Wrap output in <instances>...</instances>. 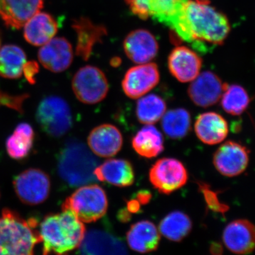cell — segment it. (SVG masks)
I'll list each match as a JSON object with an SVG mask.
<instances>
[{
	"instance_id": "d4e9b609",
	"label": "cell",
	"mask_w": 255,
	"mask_h": 255,
	"mask_svg": "<svg viewBox=\"0 0 255 255\" xmlns=\"http://www.w3.org/2000/svg\"><path fill=\"white\" fill-rule=\"evenodd\" d=\"M134 150L141 157L153 158L164 150V139L157 128L148 124L142 127L132 139Z\"/></svg>"
},
{
	"instance_id": "2e32d148",
	"label": "cell",
	"mask_w": 255,
	"mask_h": 255,
	"mask_svg": "<svg viewBox=\"0 0 255 255\" xmlns=\"http://www.w3.org/2000/svg\"><path fill=\"white\" fill-rule=\"evenodd\" d=\"M223 241L226 248L234 254H250L255 248L254 225L246 219L232 221L223 231Z\"/></svg>"
},
{
	"instance_id": "f546056e",
	"label": "cell",
	"mask_w": 255,
	"mask_h": 255,
	"mask_svg": "<svg viewBox=\"0 0 255 255\" xmlns=\"http://www.w3.org/2000/svg\"><path fill=\"white\" fill-rule=\"evenodd\" d=\"M115 240L110 235L100 231H90L85 234L81 243V255H118Z\"/></svg>"
},
{
	"instance_id": "277c9868",
	"label": "cell",
	"mask_w": 255,
	"mask_h": 255,
	"mask_svg": "<svg viewBox=\"0 0 255 255\" xmlns=\"http://www.w3.org/2000/svg\"><path fill=\"white\" fill-rule=\"evenodd\" d=\"M97 166L98 160L78 140L67 142L58 155V174L70 187L87 185L97 180L95 175Z\"/></svg>"
},
{
	"instance_id": "e0dca14e",
	"label": "cell",
	"mask_w": 255,
	"mask_h": 255,
	"mask_svg": "<svg viewBox=\"0 0 255 255\" xmlns=\"http://www.w3.org/2000/svg\"><path fill=\"white\" fill-rule=\"evenodd\" d=\"M201 67V57L187 47H176L169 55V72L178 81H193L200 74Z\"/></svg>"
},
{
	"instance_id": "f35d334b",
	"label": "cell",
	"mask_w": 255,
	"mask_h": 255,
	"mask_svg": "<svg viewBox=\"0 0 255 255\" xmlns=\"http://www.w3.org/2000/svg\"><path fill=\"white\" fill-rule=\"evenodd\" d=\"M0 43H1V40H0Z\"/></svg>"
},
{
	"instance_id": "3957f363",
	"label": "cell",
	"mask_w": 255,
	"mask_h": 255,
	"mask_svg": "<svg viewBox=\"0 0 255 255\" xmlns=\"http://www.w3.org/2000/svg\"><path fill=\"white\" fill-rule=\"evenodd\" d=\"M41 243L38 223L5 209L0 217V255H34Z\"/></svg>"
},
{
	"instance_id": "d6986e66",
	"label": "cell",
	"mask_w": 255,
	"mask_h": 255,
	"mask_svg": "<svg viewBox=\"0 0 255 255\" xmlns=\"http://www.w3.org/2000/svg\"><path fill=\"white\" fill-rule=\"evenodd\" d=\"M88 145L95 155L110 157L117 155L123 145L122 132L112 124L96 127L89 135Z\"/></svg>"
},
{
	"instance_id": "1f68e13d",
	"label": "cell",
	"mask_w": 255,
	"mask_h": 255,
	"mask_svg": "<svg viewBox=\"0 0 255 255\" xmlns=\"http://www.w3.org/2000/svg\"><path fill=\"white\" fill-rule=\"evenodd\" d=\"M250 103V96L246 89L241 85H227L221 97L223 110L233 116H240L244 113Z\"/></svg>"
},
{
	"instance_id": "ba28073f",
	"label": "cell",
	"mask_w": 255,
	"mask_h": 255,
	"mask_svg": "<svg viewBox=\"0 0 255 255\" xmlns=\"http://www.w3.org/2000/svg\"><path fill=\"white\" fill-rule=\"evenodd\" d=\"M149 179L159 192L170 194L187 184L188 172L180 161L165 157L158 159L152 166Z\"/></svg>"
},
{
	"instance_id": "484cf974",
	"label": "cell",
	"mask_w": 255,
	"mask_h": 255,
	"mask_svg": "<svg viewBox=\"0 0 255 255\" xmlns=\"http://www.w3.org/2000/svg\"><path fill=\"white\" fill-rule=\"evenodd\" d=\"M192 222L188 215L182 211L169 213L161 221L159 232L169 241L180 242L190 233Z\"/></svg>"
},
{
	"instance_id": "74e56055",
	"label": "cell",
	"mask_w": 255,
	"mask_h": 255,
	"mask_svg": "<svg viewBox=\"0 0 255 255\" xmlns=\"http://www.w3.org/2000/svg\"><path fill=\"white\" fill-rule=\"evenodd\" d=\"M118 217L119 221H122V222H128L130 219L131 216H130V213L126 208V209L119 211Z\"/></svg>"
},
{
	"instance_id": "4fadbf2b",
	"label": "cell",
	"mask_w": 255,
	"mask_h": 255,
	"mask_svg": "<svg viewBox=\"0 0 255 255\" xmlns=\"http://www.w3.org/2000/svg\"><path fill=\"white\" fill-rule=\"evenodd\" d=\"M228 84L211 71L199 74L188 88V95L198 107H211L219 102Z\"/></svg>"
},
{
	"instance_id": "8d00e7d4",
	"label": "cell",
	"mask_w": 255,
	"mask_h": 255,
	"mask_svg": "<svg viewBox=\"0 0 255 255\" xmlns=\"http://www.w3.org/2000/svg\"><path fill=\"white\" fill-rule=\"evenodd\" d=\"M140 209V204L136 200V199H132L128 201L127 209L131 214L138 212Z\"/></svg>"
},
{
	"instance_id": "4dcf8cb0",
	"label": "cell",
	"mask_w": 255,
	"mask_h": 255,
	"mask_svg": "<svg viewBox=\"0 0 255 255\" xmlns=\"http://www.w3.org/2000/svg\"><path fill=\"white\" fill-rule=\"evenodd\" d=\"M167 105L162 97L154 94L140 97L136 105V117L140 123L148 125L162 119Z\"/></svg>"
},
{
	"instance_id": "8992f818",
	"label": "cell",
	"mask_w": 255,
	"mask_h": 255,
	"mask_svg": "<svg viewBox=\"0 0 255 255\" xmlns=\"http://www.w3.org/2000/svg\"><path fill=\"white\" fill-rule=\"evenodd\" d=\"M36 120L50 136L60 137L66 134L73 125V117L66 101L59 97L43 99L36 111Z\"/></svg>"
},
{
	"instance_id": "ac0fdd59",
	"label": "cell",
	"mask_w": 255,
	"mask_h": 255,
	"mask_svg": "<svg viewBox=\"0 0 255 255\" xmlns=\"http://www.w3.org/2000/svg\"><path fill=\"white\" fill-rule=\"evenodd\" d=\"M44 0H0V17L5 24L19 29L41 11Z\"/></svg>"
},
{
	"instance_id": "6da1fadb",
	"label": "cell",
	"mask_w": 255,
	"mask_h": 255,
	"mask_svg": "<svg viewBox=\"0 0 255 255\" xmlns=\"http://www.w3.org/2000/svg\"><path fill=\"white\" fill-rule=\"evenodd\" d=\"M168 26L179 40L213 46L223 45L231 31L227 16L210 0H184Z\"/></svg>"
},
{
	"instance_id": "d590c367",
	"label": "cell",
	"mask_w": 255,
	"mask_h": 255,
	"mask_svg": "<svg viewBox=\"0 0 255 255\" xmlns=\"http://www.w3.org/2000/svg\"><path fill=\"white\" fill-rule=\"evenodd\" d=\"M151 198H152V194L149 191L142 190L137 192L135 199L140 203V205L142 204L144 205L150 201Z\"/></svg>"
},
{
	"instance_id": "8fae6325",
	"label": "cell",
	"mask_w": 255,
	"mask_h": 255,
	"mask_svg": "<svg viewBox=\"0 0 255 255\" xmlns=\"http://www.w3.org/2000/svg\"><path fill=\"white\" fill-rule=\"evenodd\" d=\"M130 11L142 20L152 18L167 26L179 14L184 0H124Z\"/></svg>"
},
{
	"instance_id": "cb8c5ba5",
	"label": "cell",
	"mask_w": 255,
	"mask_h": 255,
	"mask_svg": "<svg viewBox=\"0 0 255 255\" xmlns=\"http://www.w3.org/2000/svg\"><path fill=\"white\" fill-rule=\"evenodd\" d=\"M127 241L132 251L139 253H150L158 248L160 235L154 223L141 221L130 226L127 234Z\"/></svg>"
},
{
	"instance_id": "5bb4252c",
	"label": "cell",
	"mask_w": 255,
	"mask_h": 255,
	"mask_svg": "<svg viewBox=\"0 0 255 255\" xmlns=\"http://www.w3.org/2000/svg\"><path fill=\"white\" fill-rule=\"evenodd\" d=\"M126 55L133 63H150L159 50V44L155 37L147 30H134L127 35L124 41Z\"/></svg>"
},
{
	"instance_id": "d6a6232c",
	"label": "cell",
	"mask_w": 255,
	"mask_h": 255,
	"mask_svg": "<svg viewBox=\"0 0 255 255\" xmlns=\"http://www.w3.org/2000/svg\"><path fill=\"white\" fill-rule=\"evenodd\" d=\"M199 188H200L201 192L204 194L205 200L210 209L216 211V212L222 213V214H224L226 211H228V206L220 202L217 194L214 191H211L209 189V186L206 185L204 183L203 184L199 183Z\"/></svg>"
},
{
	"instance_id": "7a4b0ae2",
	"label": "cell",
	"mask_w": 255,
	"mask_h": 255,
	"mask_svg": "<svg viewBox=\"0 0 255 255\" xmlns=\"http://www.w3.org/2000/svg\"><path fill=\"white\" fill-rule=\"evenodd\" d=\"M46 216L40 223L42 255H68L81 246L86 228L68 209Z\"/></svg>"
},
{
	"instance_id": "9a60e30c",
	"label": "cell",
	"mask_w": 255,
	"mask_h": 255,
	"mask_svg": "<svg viewBox=\"0 0 255 255\" xmlns=\"http://www.w3.org/2000/svg\"><path fill=\"white\" fill-rule=\"evenodd\" d=\"M38 60L47 70L58 73L65 71L73 60V50L68 40L57 37L43 45L38 51Z\"/></svg>"
},
{
	"instance_id": "9c48e42d",
	"label": "cell",
	"mask_w": 255,
	"mask_h": 255,
	"mask_svg": "<svg viewBox=\"0 0 255 255\" xmlns=\"http://www.w3.org/2000/svg\"><path fill=\"white\" fill-rule=\"evenodd\" d=\"M15 192L23 204L38 205L48 199L50 191L49 176L38 169H28L21 172L13 182Z\"/></svg>"
},
{
	"instance_id": "f1b7e54d",
	"label": "cell",
	"mask_w": 255,
	"mask_h": 255,
	"mask_svg": "<svg viewBox=\"0 0 255 255\" xmlns=\"http://www.w3.org/2000/svg\"><path fill=\"white\" fill-rule=\"evenodd\" d=\"M161 126L165 135L170 138H182L191 130L190 113L183 108L169 110L162 117Z\"/></svg>"
},
{
	"instance_id": "30bf717a",
	"label": "cell",
	"mask_w": 255,
	"mask_h": 255,
	"mask_svg": "<svg viewBox=\"0 0 255 255\" xmlns=\"http://www.w3.org/2000/svg\"><path fill=\"white\" fill-rule=\"evenodd\" d=\"M250 150L239 142L228 140L214 153V164L223 176L236 177L246 170L249 163Z\"/></svg>"
},
{
	"instance_id": "44dd1931",
	"label": "cell",
	"mask_w": 255,
	"mask_h": 255,
	"mask_svg": "<svg viewBox=\"0 0 255 255\" xmlns=\"http://www.w3.org/2000/svg\"><path fill=\"white\" fill-rule=\"evenodd\" d=\"M95 175L97 180L118 187H130L135 181L132 164L123 159H107L103 164L97 166Z\"/></svg>"
},
{
	"instance_id": "ffe728a7",
	"label": "cell",
	"mask_w": 255,
	"mask_h": 255,
	"mask_svg": "<svg viewBox=\"0 0 255 255\" xmlns=\"http://www.w3.org/2000/svg\"><path fill=\"white\" fill-rule=\"evenodd\" d=\"M73 28L78 36L76 54L84 60H87L91 56L94 47L102 43L104 37L107 36V28L103 25L96 24L87 17L75 19Z\"/></svg>"
},
{
	"instance_id": "7c38bea8",
	"label": "cell",
	"mask_w": 255,
	"mask_h": 255,
	"mask_svg": "<svg viewBox=\"0 0 255 255\" xmlns=\"http://www.w3.org/2000/svg\"><path fill=\"white\" fill-rule=\"evenodd\" d=\"M159 82V72L156 64H138L125 74L122 88L127 97L136 100L155 88Z\"/></svg>"
},
{
	"instance_id": "603a6c76",
	"label": "cell",
	"mask_w": 255,
	"mask_h": 255,
	"mask_svg": "<svg viewBox=\"0 0 255 255\" xmlns=\"http://www.w3.org/2000/svg\"><path fill=\"white\" fill-rule=\"evenodd\" d=\"M23 36L30 44L42 46L54 38L58 32V23L51 15L37 13L23 26Z\"/></svg>"
},
{
	"instance_id": "52a82bcc",
	"label": "cell",
	"mask_w": 255,
	"mask_h": 255,
	"mask_svg": "<svg viewBox=\"0 0 255 255\" xmlns=\"http://www.w3.org/2000/svg\"><path fill=\"white\" fill-rule=\"evenodd\" d=\"M72 87L78 100L87 105L102 102L109 92L108 80L105 74L92 65H86L77 72Z\"/></svg>"
},
{
	"instance_id": "83f0119b",
	"label": "cell",
	"mask_w": 255,
	"mask_h": 255,
	"mask_svg": "<svg viewBox=\"0 0 255 255\" xmlns=\"http://www.w3.org/2000/svg\"><path fill=\"white\" fill-rule=\"evenodd\" d=\"M34 131L28 124H20L14 133L6 142V151L11 158L21 159L26 157L33 147Z\"/></svg>"
},
{
	"instance_id": "4316f807",
	"label": "cell",
	"mask_w": 255,
	"mask_h": 255,
	"mask_svg": "<svg viewBox=\"0 0 255 255\" xmlns=\"http://www.w3.org/2000/svg\"><path fill=\"white\" fill-rule=\"evenodd\" d=\"M26 63V54L19 47L6 45L0 48V76L2 78H21Z\"/></svg>"
},
{
	"instance_id": "e575fe53",
	"label": "cell",
	"mask_w": 255,
	"mask_h": 255,
	"mask_svg": "<svg viewBox=\"0 0 255 255\" xmlns=\"http://www.w3.org/2000/svg\"><path fill=\"white\" fill-rule=\"evenodd\" d=\"M38 65L36 62H26L23 67V75L31 84H34L36 82V75L38 73Z\"/></svg>"
},
{
	"instance_id": "836d02e7",
	"label": "cell",
	"mask_w": 255,
	"mask_h": 255,
	"mask_svg": "<svg viewBox=\"0 0 255 255\" xmlns=\"http://www.w3.org/2000/svg\"><path fill=\"white\" fill-rule=\"evenodd\" d=\"M28 95L10 96L6 93L0 92V106H5L11 109L22 112L23 101L27 98Z\"/></svg>"
},
{
	"instance_id": "7402d4cb",
	"label": "cell",
	"mask_w": 255,
	"mask_h": 255,
	"mask_svg": "<svg viewBox=\"0 0 255 255\" xmlns=\"http://www.w3.org/2000/svg\"><path fill=\"white\" fill-rule=\"evenodd\" d=\"M194 130L198 138L207 145H216L223 142L229 131L226 119L212 112L201 114L197 117Z\"/></svg>"
},
{
	"instance_id": "5b68a950",
	"label": "cell",
	"mask_w": 255,
	"mask_h": 255,
	"mask_svg": "<svg viewBox=\"0 0 255 255\" xmlns=\"http://www.w3.org/2000/svg\"><path fill=\"white\" fill-rule=\"evenodd\" d=\"M68 209L82 223H91L102 219L108 209V199L102 187L87 184L79 188L62 206Z\"/></svg>"
}]
</instances>
